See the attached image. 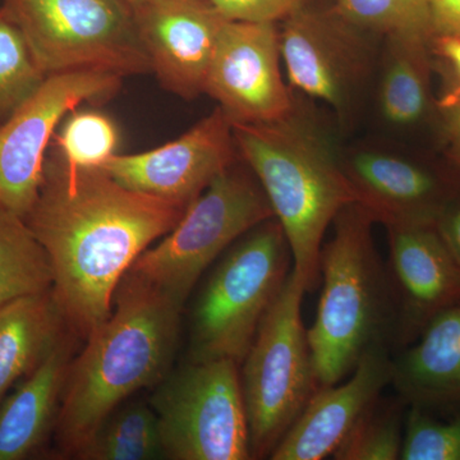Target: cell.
Instances as JSON below:
<instances>
[{"mask_svg": "<svg viewBox=\"0 0 460 460\" xmlns=\"http://www.w3.org/2000/svg\"><path fill=\"white\" fill-rule=\"evenodd\" d=\"M123 77L99 69L60 72L0 126V205L25 219L38 201L51 138L66 114L84 102L109 99Z\"/></svg>", "mask_w": 460, "mask_h": 460, "instance_id": "cell-10", "label": "cell"}, {"mask_svg": "<svg viewBox=\"0 0 460 460\" xmlns=\"http://www.w3.org/2000/svg\"><path fill=\"white\" fill-rule=\"evenodd\" d=\"M226 20L241 22L283 21L308 0H210Z\"/></svg>", "mask_w": 460, "mask_h": 460, "instance_id": "cell-29", "label": "cell"}, {"mask_svg": "<svg viewBox=\"0 0 460 460\" xmlns=\"http://www.w3.org/2000/svg\"><path fill=\"white\" fill-rule=\"evenodd\" d=\"M151 407L165 459H252L238 363L187 361L160 381Z\"/></svg>", "mask_w": 460, "mask_h": 460, "instance_id": "cell-9", "label": "cell"}, {"mask_svg": "<svg viewBox=\"0 0 460 460\" xmlns=\"http://www.w3.org/2000/svg\"><path fill=\"white\" fill-rule=\"evenodd\" d=\"M394 308L392 354L414 343L438 314L460 305V265L435 224L385 226Z\"/></svg>", "mask_w": 460, "mask_h": 460, "instance_id": "cell-14", "label": "cell"}, {"mask_svg": "<svg viewBox=\"0 0 460 460\" xmlns=\"http://www.w3.org/2000/svg\"><path fill=\"white\" fill-rule=\"evenodd\" d=\"M16 23L0 7V126L44 83Z\"/></svg>", "mask_w": 460, "mask_h": 460, "instance_id": "cell-26", "label": "cell"}, {"mask_svg": "<svg viewBox=\"0 0 460 460\" xmlns=\"http://www.w3.org/2000/svg\"><path fill=\"white\" fill-rule=\"evenodd\" d=\"M84 460L165 459L159 420L151 405H119L75 454Z\"/></svg>", "mask_w": 460, "mask_h": 460, "instance_id": "cell-22", "label": "cell"}, {"mask_svg": "<svg viewBox=\"0 0 460 460\" xmlns=\"http://www.w3.org/2000/svg\"><path fill=\"white\" fill-rule=\"evenodd\" d=\"M53 286L49 260L25 220L0 205V305Z\"/></svg>", "mask_w": 460, "mask_h": 460, "instance_id": "cell-23", "label": "cell"}, {"mask_svg": "<svg viewBox=\"0 0 460 460\" xmlns=\"http://www.w3.org/2000/svg\"><path fill=\"white\" fill-rule=\"evenodd\" d=\"M184 213L102 169L68 165L59 151L48 155L38 201L23 220L49 260L51 293L66 326L87 339L107 321L124 275Z\"/></svg>", "mask_w": 460, "mask_h": 460, "instance_id": "cell-1", "label": "cell"}, {"mask_svg": "<svg viewBox=\"0 0 460 460\" xmlns=\"http://www.w3.org/2000/svg\"><path fill=\"white\" fill-rule=\"evenodd\" d=\"M235 151L232 122L217 107L177 140L145 153L114 154L100 169L127 189L187 210L235 162Z\"/></svg>", "mask_w": 460, "mask_h": 460, "instance_id": "cell-13", "label": "cell"}, {"mask_svg": "<svg viewBox=\"0 0 460 460\" xmlns=\"http://www.w3.org/2000/svg\"><path fill=\"white\" fill-rule=\"evenodd\" d=\"M393 354L376 348L359 359L344 383L317 387L271 460L332 458L366 411L392 386Z\"/></svg>", "mask_w": 460, "mask_h": 460, "instance_id": "cell-16", "label": "cell"}, {"mask_svg": "<svg viewBox=\"0 0 460 460\" xmlns=\"http://www.w3.org/2000/svg\"><path fill=\"white\" fill-rule=\"evenodd\" d=\"M341 166L358 204L385 226L435 224L458 192L443 172L386 151H353L341 157Z\"/></svg>", "mask_w": 460, "mask_h": 460, "instance_id": "cell-17", "label": "cell"}, {"mask_svg": "<svg viewBox=\"0 0 460 460\" xmlns=\"http://www.w3.org/2000/svg\"><path fill=\"white\" fill-rule=\"evenodd\" d=\"M129 7L163 87L184 99L204 93L226 18L210 0H137Z\"/></svg>", "mask_w": 460, "mask_h": 460, "instance_id": "cell-15", "label": "cell"}, {"mask_svg": "<svg viewBox=\"0 0 460 460\" xmlns=\"http://www.w3.org/2000/svg\"><path fill=\"white\" fill-rule=\"evenodd\" d=\"M332 8L366 33L434 38L429 0H335Z\"/></svg>", "mask_w": 460, "mask_h": 460, "instance_id": "cell-25", "label": "cell"}, {"mask_svg": "<svg viewBox=\"0 0 460 460\" xmlns=\"http://www.w3.org/2000/svg\"><path fill=\"white\" fill-rule=\"evenodd\" d=\"M124 2L128 3V4H132V3L137 2V0H124Z\"/></svg>", "mask_w": 460, "mask_h": 460, "instance_id": "cell-34", "label": "cell"}, {"mask_svg": "<svg viewBox=\"0 0 460 460\" xmlns=\"http://www.w3.org/2000/svg\"><path fill=\"white\" fill-rule=\"evenodd\" d=\"M292 270V251L275 217L234 242L193 305L189 361L229 359L241 366Z\"/></svg>", "mask_w": 460, "mask_h": 460, "instance_id": "cell-5", "label": "cell"}, {"mask_svg": "<svg viewBox=\"0 0 460 460\" xmlns=\"http://www.w3.org/2000/svg\"><path fill=\"white\" fill-rule=\"evenodd\" d=\"M305 293L293 269L241 363L252 459H270L320 386L302 320Z\"/></svg>", "mask_w": 460, "mask_h": 460, "instance_id": "cell-6", "label": "cell"}, {"mask_svg": "<svg viewBox=\"0 0 460 460\" xmlns=\"http://www.w3.org/2000/svg\"><path fill=\"white\" fill-rule=\"evenodd\" d=\"M181 310L146 281L127 272L113 311L69 363L56 423L60 450L75 456L99 426L138 390L171 370Z\"/></svg>", "mask_w": 460, "mask_h": 460, "instance_id": "cell-2", "label": "cell"}, {"mask_svg": "<svg viewBox=\"0 0 460 460\" xmlns=\"http://www.w3.org/2000/svg\"><path fill=\"white\" fill-rule=\"evenodd\" d=\"M375 223L362 205L345 206L321 248L323 288L307 329L320 386L343 381L376 348L392 352L394 308L386 262L372 235Z\"/></svg>", "mask_w": 460, "mask_h": 460, "instance_id": "cell-4", "label": "cell"}, {"mask_svg": "<svg viewBox=\"0 0 460 460\" xmlns=\"http://www.w3.org/2000/svg\"><path fill=\"white\" fill-rule=\"evenodd\" d=\"M66 325L51 289L0 305V404L65 338Z\"/></svg>", "mask_w": 460, "mask_h": 460, "instance_id": "cell-20", "label": "cell"}, {"mask_svg": "<svg viewBox=\"0 0 460 460\" xmlns=\"http://www.w3.org/2000/svg\"><path fill=\"white\" fill-rule=\"evenodd\" d=\"M407 410L408 405L398 395H381L354 426L332 459H401Z\"/></svg>", "mask_w": 460, "mask_h": 460, "instance_id": "cell-24", "label": "cell"}, {"mask_svg": "<svg viewBox=\"0 0 460 460\" xmlns=\"http://www.w3.org/2000/svg\"><path fill=\"white\" fill-rule=\"evenodd\" d=\"M45 75L99 69L146 75L151 63L124 0H3Z\"/></svg>", "mask_w": 460, "mask_h": 460, "instance_id": "cell-8", "label": "cell"}, {"mask_svg": "<svg viewBox=\"0 0 460 460\" xmlns=\"http://www.w3.org/2000/svg\"><path fill=\"white\" fill-rule=\"evenodd\" d=\"M279 31L272 22L224 23L204 93L232 123L271 122L295 109L280 72Z\"/></svg>", "mask_w": 460, "mask_h": 460, "instance_id": "cell-12", "label": "cell"}, {"mask_svg": "<svg viewBox=\"0 0 460 460\" xmlns=\"http://www.w3.org/2000/svg\"><path fill=\"white\" fill-rule=\"evenodd\" d=\"M271 217L274 211L256 175L250 166L234 162L128 271L183 310L204 271L235 241Z\"/></svg>", "mask_w": 460, "mask_h": 460, "instance_id": "cell-7", "label": "cell"}, {"mask_svg": "<svg viewBox=\"0 0 460 460\" xmlns=\"http://www.w3.org/2000/svg\"><path fill=\"white\" fill-rule=\"evenodd\" d=\"M367 35L332 7L305 3L284 18L279 31L280 56L290 86L347 117L368 75Z\"/></svg>", "mask_w": 460, "mask_h": 460, "instance_id": "cell-11", "label": "cell"}, {"mask_svg": "<svg viewBox=\"0 0 460 460\" xmlns=\"http://www.w3.org/2000/svg\"><path fill=\"white\" fill-rule=\"evenodd\" d=\"M385 68L380 84V109L396 127L419 123L429 111V38L411 33L386 36Z\"/></svg>", "mask_w": 460, "mask_h": 460, "instance_id": "cell-21", "label": "cell"}, {"mask_svg": "<svg viewBox=\"0 0 460 460\" xmlns=\"http://www.w3.org/2000/svg\"><path fill=\"white\" fill-rule=\"evenodd\" d=\"M445 133L450 144V154L460 166V89L453 86L438 102Z\"/></svg>", "mask_w": 460, "mask_h": 460, "instance_id": "cell-30", "label": "cell"}, {"mask_svg": "<svg viewBox=\"0 0 460 460\" xmlns=\"http://www.w3.org/2000/svg\"><path fill=\"white\" fill-rule=\"evenodd\" d=\"M63 338L38 368L0 404V460H23L40 450L56 428L69 367Z\"/></svg>", "mask_w": 460, "mask_h": 460, "instance_id": "cell-19", "label": "cell"}, {"mask_svg": "<svg viewBox=\"0 0 460 460\" xmlns=\"http://www.w3.org/2000/svg\"><path fill=\"white\" fill-rule=\"evenodd\" d=\"M402 460H460V411L438 420L428 411L408 407Z\"/></svg>", "mask_w": 460, "mask_h": 460, "instance_id": "cell-28", "label": "cell"}, {"mask_svg": "<svg viewBox=\"0 0 460 460\" xmlns=\"http://www.w3.org/2000/svg\"><path fill=\"white\" fill-rule=\"evenodd\" d=\"M237 153L270 202L307 293L321 281L326 230L345 206L358 204L328 138L296 108L271 122L232 123Z\"/></svg>", "mask_w": 460, "mask_h": 460, "instance_id": "cell-3", "label": "cell"}, {"mask_svg": "<svg viewBox=\"0 0 460 460\" xmlns=\"http://www.w3.org/2000/svg\"><path fill=\"white\" fill-rule=\"evenodd\" d=\"M392 386L408 407L460 404V305L431 320L414 343L393 354Z\"/></svg>", "mask_w": 460, "mask_h": 460, "instance_id": "cell-18", "label": "cell"}, {"mask_svg": "<svg viewBox=\"0 0 460 460\" xmlns=\"http://www.w3.org/2000/svg\"><path fill=\"white\" fill-rule=\"evenodd\" d=\"M434 44L438 56L443 57L447 65L452 66L456 78V84L454 86L460 89V36H434Z\"/></svg>", "mask_w": 460, "mask_h": 460, "instance_id": "cell-33", "label": "cell"}, {"mask_svg": "<svg viewBox=\"0 0 460 460\" xmlns=\"http://www.w3.org/2000/svg\"><path fill=\"white\" fill-rule=\"evenodd\" d=\"M434 36H460V0H429Z\"/></svg>", "mask_w": 460, "mask_h": 460, "instance_id": "cell-32", "label": "cell"}, {"mask_svg": "<svg viewBox=\"0 0 460 460\" xmlns=\"http://www.w3.org/2000/svg\"><path fill=\"white\" fill-rule=\"evenodd\" d=\"M58 151L68 165L102 168L114 155L118 133L114 123L95 111H72L60 135L54 136Z\"/></svg>", "mask_w": 460, "mask_h": 460, "instance_id": "cell-27", "label": "cell"}, {"mask_svg": "<svg viewBox=\"0 0 460 460\" xmlns=\"http://www.w3.org/2000/svg\"><path fill=\"white\" fill-rule=\"evenodd\" d=\"M436 229L460 265V192H456L435 222Z\"/></svg>", "mask_w": 460, "mask_h": 460, "instance_id": "cell-31", "label": "cell"}]
</instances>
